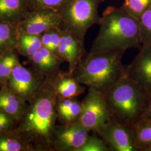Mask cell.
Wrapping results in <instances>:
<instances>
[{"label": "cell", "instance_id": "1", "mask_svg": "<svg viewBox=\"0 0 151 151\" xmlns=\"http://www.w3.org/2000/svg\"><path fill=\"white\" fill-rule=\"evenodd\" d=\"M99 33L90 52L97 53L130 48L140 49L139 22L124 8L110 6L100 16Z\"/></svg>", "mask_w": 151, "mask_h": 151}, {"label": "cell", "instance_id": "2", "mask_svg": "<svg viewBox=\"0 0 151 151\" xmlns=\"http://www.w3.org/2000/svg\"><path fill=\"white\" fill-rule=\"evenodd\" d=\"M57 97L52 77L40 87L24 116L20 132L44 149H52Z\"/></svg>", "mask_w": 151, "mask_h": 151}, {"label": "cell", "instance_id": "3", "mask_svg": "<svg viewBox=\"0 0 151 151\" xmlns=\"http://www.w3.org/2000/svg\"><path fill=\"white\" fill-rule=\"evenodd\" d=\"M125 50L87 53L71 76L82 85L105 95L127 76L122 63Z\"/></svg>", "mask_w": 151, "mask_h": 151}, {"label": "cell", "instance_id": "4", "mask_svg": "<svg viewBox=\"0 0 151 151\" xmlns=\"http://www.w3.org/2000/svg\"><path fill=\"white\" fill-rule=\"evenodd\" d=\"M110 119L130 128L145 118L151 95L127 76L105 95Z\"/></svg>", "mask_w": 151, "mask_h": 151}, {"label": "cell", "instance_id": "5", "mask_svg": "<svg viewBox=\"0 0 151 151\" xmlns=\"http://www.w3.org/2000/svg\"><path fill=\"white\" fill-rule=\"evenodd\" d=\"M104 1L68 0L58 11L61 27L84 41L88 29L99 22L98 10Z\"/></svg>", "mask_w": 151, "mask_h": 151}, {"label": "cell", "instance_id": "6", "mask_svg": "<svg viewBox=\"0 0 151 151\" xmlns=\"http://www.w3.org/2000/svg\"><path fill=\"white\" fill-rule=\"evenodd\" d=\"M81 105L78 121L88 130L95 132L99 127L110 119L105 96L94 90L88 88Z\"/></svg>", "mask_w": 151, "mask_h": 151}, {"label": "cell", "instance_id": "7", "mask_svg": "<svg viewBox=\"0 0 151 151\" xmlns=\"http://www.w3.org/2000/svg\"><path fill=\"white\" fill-rule=\"evenodd\" d=\"M95 133L105 142L111 151H138L133 128L109 119Z\"/></svg>", "mask_w": 151, "mask_h": 151}, {"label": "cell", "instance_id": "8", "mask_svg": "<svg viewBox=\"0 0 151 151\" xmlns=\"http://www.w3.org/2000/svg\"><path fill=\"white\" fill-rule=\"evenodd\" d=\"M17 26L19 30L25 33L42 35L52 28L61 27L62 22L58 11L37 9L29 11Z\"/></svg>", "mask_w": 151, "mask_h": 151}, {"label": "cell", "instance_id": "9", "mask_svg": "<svg viewBox=\"0 0 151 151\" xmlns=\"http://www.w3.org/2000/svg\"><path fill=\"white\" fill-rule=\"evenodd\" d=\"M89 130L79 121L55 128L52 149L58 151H78L88 136Z\"/></svg>", "mask_w": 151, "mask_h": 151}, {"label": "cell", "instance_id": "10", "mask_svg": "<svg viewBox=\"0 0 151 151\" xmlns=\"http://www.w3.org/2000/svg\"><path fill=\"white\" fill-rule=\"evenodd\" d=\"M58 54L60 58L68 62V74L71 75L87 54L84 47V41L74 34L62 28Z\"/></svg>", "mask_w": 151, "mask_h": 151}, {"label": "cell", "instance_id": "11", "mask_svg": "<svg viewBox=\"0 0 151 151\" xmlns=\"http://www.w3.org/2000/svg\"><path fill=\"white\" fill-rule=\"evenodd\" d=\"M126 69V75L151 95V44L142 45L139 52Z\"/></svg>", "mask_w": 151, "mask_h": 151}, {"label": "cell", "instance_id": "12", "mask_svg": "<svg viewBox=\"0 0 151 151\" xmlns=\"http://www.w3.org/2000/svg\"><path fill=\"white\" fill-rule=\"evenodd\" d=\"M9 83L12 91L22 100L32 95L39 87L41 86L39 81L32 73L19 64L15 66L12 71L9 77Z\"/></svg>", "mask_w": 151, "mask_h": 151}, {"label": "cell", "instance_id": "13", "mask_svg": "<svg viewBox=\"0 0 151 151\" xmlns=\"http://www.w3.org/2000/svg\"><path fill=\"white\" fill-rule=\"evenodd\" d=\"M30 11L29 0H0V21L17 25Z\"/></svg>", "mask_w": 151, "mask_h": 151}, {"label": "cell", "instance_id": "14", "mask_svg": "<svg viewBox=\"0 0 151 151\" xmlns=\"http://www.w3.org/2000/svg\"><path fill=\"white\" fill-rule=\"evenodd\" d=\"M52 77L58 99L77 97L85 91V87L68 73H58Z\"/></svg>", "mask_w": 151, "mask_h": 151}, {"label": "cell", "instance_id": "15", "mask_svg": "<svg viewBox=\"0 0 151 151\" xmlns=\"http://www.w3.org/2000/svg\"><path fill=\"white\" fill-rule=\"evenodd\" d=\"M32 58L38 70L48 77L59 73L60 65L63 60L43 47L34 54Z\"/></svg>", "mask_w": 151, "mask_h": 151}, {"label": "cell", "instance_id": "16", "mask_svg": "<svg viewBox=\"0 0 151 151\" xmlns=\"http://www.w3.org/2000/svg\"><path fill=\"white\" fill-rule=\"evenodd\" d=\"M81 102L76 97L58 99L57 102V118L63 125L73 124L78 121L81 113Z\"/></svg>", "mask_w": 151, "mask_h": 151}, {"label": "cell", "instance_id": "17", "mask_svg": "<svg viewBox=\"0 0 151 151\" xmlns=\"http://www.w3.org/2000/svg\"><path fill=\"white\" fill-rule=\"evenodd\" d=\"M17 37L16 24L0 21V55L16 48Z\"/></svg>", "mask_w": 151, "mask_h": 151}, {"label": "cell", "instance_id": "18", "mask_svg": "<svg viewBox=\"0 0 151 151\" xmlns=\"http://www.w3.org/2000/svg\"><path fill=\"white\" fill-rule=\"evenodd\" d=\"M42 47L41 35L30 34L18 29L16 47L22 53L32 57Z\"/></svg>", "mask_w": 151, "mask_h": 151}, {"label": "cell", "instance_id": "19", "mask_svg": "<svg viewBox=\"0 0 151 151\" xmlns=\"http://www.w3.org/2000/svg\"><path fill=\"white\" fill-rule=\"evenodd\" d=\"M22 100L13 92L4 90L0 92V110L12 118H18L22 111Z\"/></svg>", "mask_w": 151, "mask_h": 151}, {"label": "cell", "instance_id": "20", "mask_svg": "<svg viewBox=\"0 0 151 151\" xmlns=\"http://www.w3.org/2000/svg\"><path fill=\"white\" fill-rule=\"evenodd\" d=\"M138 151H151V122L142 119L133 127Z\"/></svg>", "mask_w": 151, "mask_h": 151}, {"label": "cell", "instance_id": "21", "mask_svg": "<svg viewBox=\"0 0 151 151\" xmlns=\"http://www.w3.org/2000/svg\"><path fill=\"white\" fill-rule=\"evenodd\" d=\"M122 6L137 19L151 6V0H124Z\"/></svg>", "mask_w": 151, "mask_h": 151}, {"label": "cell", "instance_id": "22", "mask_svg": "<svg viewBox=\"0 0 151 151\" xmlns=\"http://www.w3.org/2000/svg\"><path fill=\"white\" fill-rule=\"evenodd\" d=\"M17 63V58L12 50L1 54L0 55V78H9Z\"/></svg>", "mask_w": 151, "mask_h": 151}, {"label": "cell", "instance_id": "23", "mask_svg": "<svg viewBox=\"0 0 151 151\" xmlns=\"http://www.w3.org/2000/svg\"><path fill=\"white\" fill-rule=\"evenodd\" d=\"M139 22L141 43L151 44V6L140 16Z\"/></svg>", "mask_w": 151, "mask_h": 151}, {"label": "cell", "instance_id": "24", "mask_svg": "<svg viewBox=\"0 0 151 151\" xmlns=\"http://www.w3.org/2000/svg\"><path fill=\"white\" fill-rule=\"evenodd\" d=\"M68 0H29L30 11L37 9H51L58 12Z\"/></svg>", "mask_w": 151, "mask_h": 151}, {"label": "cell", "instance_id": "25", "mask_svg": "<svg viewBox=\"0 0 151 151\" xmlns=\"http://www.w3.org/2000/svg\"><path fill=\"white\" fill-rule=\"evenodd\" d=\"M78 151H111L110 148L100 137L95 135L88 136L84 145Z\"/></svg>", "mask_w": 151, "mask_h": 151}, {"label": "cell", "instance_id": "26", "mask_svg": "<svg viewBox=\"0 0 151 151\" xmlns=\"http://www.w3.org/2000/svg\"><path fill=\"white\" fill-rule=\"evenodd\" d=\"M22 150V144L16 139L0 138V151H19Z\"/></svg>", "mask_w": 151, "mask_h": 151}, {"label": "cell", "instance_id": "27", "mask_svg": "<svg viewBox=\"0 0 151 151\" xmlns=\"http://www.w3.org/2000/svg\"><path fill=\"white\" fill-rule=\"evenodd\" d=\"M12 117L0 110V132L8 129L12 124Z\"/></svg>", "mask_w": 151, "mask_h": 151}, {"label": "cell", "instance_id": "28", "mask_svg": "<svg viewBox=\"0 0 151 151\" xmlns=\"http://www.w3.org/2000/svg\"><path fill=\"white\" fill-rule=\"evenodd\" d=\"M145 118L151 122V100L148 108V109L147 110V112H146Z\"/></svg>", "mask_w": 151, "mask_h": 151}]
</instances>
